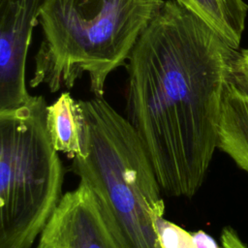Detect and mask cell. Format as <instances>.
<instances>
[{
    "label": "cell",
    "instance_id": "6da1fadb",
    "mask_svg": "<svg viewBox=\"0 0 248 248\" xmlns=\"http://www.w3.org/2000/svg\"><path fill=\"white\" fill-rule=\"evenodd\" d=\"M237 54L202 18L166 0L129 56L128 119L169 196L192 198L204 181Z\"/></svg>",
    "mask_w": 248,
    "mask_h": 248
},
{
    "label": "cell",
    "instance_id": "3957f363",
    "mask_svg": "<svg viewBox=\"0 0 248 248\" xmlns=\"http://www.w3.org/2000/svg\"><path fill=\"white\" fill-rule=\"evenodd\" d=\"M88 126V153L72 170L94 192L122 248H162L156 221L164 217L161 186L128 118L103 97L79 100Z\"/></svg>",
    "mask_w": 248,
    "mask_h": 248
},
{
    "label": "cell",
    "instance_id": "9c48e42d",
    "mask_svg": "<svg viewBox=\"0 0 248 248\" xmlns=\"http://www.w3.org/2000/svg\"><path fill=\"white\" fill-rule=\"evenodd\" d=\"M174 1L202 18L233 48H238L248 12V5L244 0Z\"/></svg>",
    "mask_w": 248,
    "mask_h": 248
},
{
    "label": "cell",
    "instance_id": "ba28073f",
    "mask_svg": "<svg viewBox=\"0 0 248 248\" xmlns=\"http://www.w3.org/2000/svg\"><path fill=\"white\" fill-rule=\"evenodd\" d=\"M217 147L248 173V98L228 82L221 103Z\"/></svg>",
    "mask_w": 248,
    "mask_h": 248
},
{
    "label": "cell",
    "instance_id": "7a4b0ae2",
    "mask_svg": "<svg viewBox=\"0 0 248 248\" xmlns=\"http://www.w3.org/2000/svg\"><path fill=\"white\" fill-rule=\"evenodd\" d=\"M166 0H46L39 23L43 40L30 86L50 92L72 88L88 74L95 97L108 75L126 62Z\"/></svg>",
    "mask_w": 248,
    "mask_h": 248
},
{
    "label": "cell",
    "instance_id": "5bb4252c",
    "mask_svg": "<svg viewBox=\"0 0 248 248\" xmlns=\"http://www.w3.org/2000/svg\"><path fill=\"white\" fill-rule=\"evenodd\" d=\"M36 248H37V247H36Z\"/></svg>",
    "mask_w": 248,
    "mask_h": 248
},
{
    "label": "cell",
    "instance_id": "277c9868",
    "mask_svg": "<svg viewBox=\"0 0 248 248\" xmlns=\"http://www.w3.org/2000/svg\"><path fill=\"white\" fill-rule=\"evenodd\" d=\"M46 108L43 96H32L0 110V248H30L62 198L63 166Z\"/></svg>",
    "mask_w": 248,
    "mask_h": 248
},
{
    "label": "cell",
    "instance_id": "4fadbf2b",
    "mask_svg": "<svg viewBox=\"0 0 248 248\" xmlns=\"http://www.w3.org/2000/svg\"><path fill=\"white\" fill-rule=\"evenodd\" d=\"M193 238L197 248H222L219 247L217 242L203 231H198L192 232Z\"/></svg>",
    "mask_w": 248,
    "mask_h": 248
},
{
    "label": "cell",
    "instance_id": "30bf717a",
    "mask_svg": "<svg viewBox=\"0 0 248 248\" xmlns=\"http://www.w3.org/2000/svg\"><path fill=\"white\" fill-rule=\"evenodd\" d=\"M156 228L162 248H197L192 232L164 217L156 221Z\"/></svg>",
    "mask_w": 248,
    "mask_h": 248
},
{
    "label": "cell",
    "instance_id": "52a82bcc",
    "mask_svg": "<svg viewBox=\"0 0 248 248\" xmlns=\"http://www.w3.org/2000/svg\"><path fill=\"white\" fill-rule=\"evenodd\" d=\"M46 129L52 146L71 158L88 153V126L79 104L69 92H63L46 108Z\"/></svg>",
    "mask_w": 248,
    "mask_h": 248
},
{
    "label": "cell",
    "instance_id": "8fae6325",
    "mask_svg": "<svg viewBox=\"0 0 248 248\" xmlns=\"http://www.w3.org/2000/svg\"><path fill=\"white\" fill-rule=\"evenodd\" d=\"M228 83L239 95L248 98V47L238 52Z\"/></svg>",
    "mask_w": 248,
    "mask_h": 248
},
{
    "label": "cell",
    "instance_id": "8992f818",
    "mask_svg": "<svg viewBox=\"0 0 248 248\" xmlns=\"http://www.w3.org/2000/svg\"><path fill=\"white\" fill-rule=\"evenodd\" d=\"M45 2L0 0V110L18 108L32 97L25 85V64Z\"/></svg>",
    "mask_w": 248,
    "mask_h": 248
},
{
    "label": "cell",
    "instance_id": "7c38bea8",
    "mask_svg": "<svg viewBox=\"0 0 248 248\" xmlns=\"http://www.w3.org/2000/svg\"><path fill=\"white\" fill-rule=\"evenodd\" d=\"M222 248H248L241 240L238 233L232 227H226L221 233Z\"/></svg>",
    "mask_w": 248,
    "mask_h": 248
},
{
    "label": "cell",
    "instance_id": "5b68a950",
    "mask_svg": "<svg viewBox=\"0 0 248 248\" xmlns=\"http://www.w3.org/2000/svg\"><path fill=\"white\" fill-rule=\"evenodd\" d=\"M37 248H122L90 188L78 186L62 196L41 232Z\"/></svg>",
    "mask_w": 248,
    "mask_h": 248
}]
</instances>
